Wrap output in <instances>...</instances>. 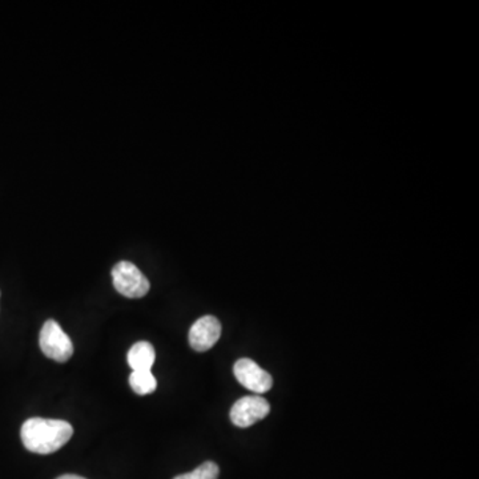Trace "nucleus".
<instances>
[{"mask_svg":"<svg viewBox=\"0 0 479 479\" xmlns=\"http://www.w3.org/2000/svg\"><path fill=\"white\" fill-rule=\"evenodd\" d=\"M57 479H85V478L79 477V475H62V477H59V478H57Z\"/></svg>","mask_w":479,"mask_h":479,"instance_id":"nucleus-10","label":"nucleus"},{"mask_svg":"<svg viewBox=\"0 0 479 479\" xmlns=\"http://www.w3.org/2000/svg\"><path fill=\"white\" fill-rule=\"evenodd\" d=\"M39 344L41 352L57 362H67L73 357V341L55 319H48L41 327Z\"/></svg>","mask_w":479,"mask_h":479,"instance_id":"nucleus-3","label":"nucleus"},{"mask_svg":"<svg viewBox=\"0 0 479 479\" xmlns=\"http://www.w3.org/2000/svg\"><path fill=\"white\" fill-rule=\"evenodd\" d=\"M112 280L115 289L128 299H142L150 292V281L129 261H120L114 266Z\"/></svg>","mask_w":479,"mask_h":479,"instance_id":"nucleus-2","label":"nucleus"},{"mask_svg":"<svg viewBox=\"0 0 479 479\" xmlns=\"http://www.w3.org/2000/svg\"><path fill=\"white\" fill-rule=\"evenodd\" d=\"M129 385L136 395L147 396L155 392L158 381L151 370H135L129 376Z\"/></svg>","mask_w":479,"mask_h":479,"instance_id":"nucleus-8","label":"nucleus"},{"mask_svg":"<svg viewBox=\"0 0 479 479\" xmlns=\"http://www.w3.org/2000/svg\"><path fill=\"white\" fill-rule=\"evenodd\" d=\"M220 469L214 462H204L194 472L178 475L173 479H219Z\"/></svg>","mask_w":479,"mask_h":479,"instance_id":"nucleus-9","label":"nucleus"},{"mask_svg":"<svg viewBox=\"0 0 479 479\" xmlns=\"http://www.w3.org/2000/svg\"><path fill=\"white\" fill-rule=\"evenodd\" d=\"M74 434V428L62 420L30 418L22 426L24 448L31 453L52 454L62 449Z\"/></svg>","mask_w":479,"mask_h":479,"instance_id":"nucleus-1","label":"nucleus"},{"mask_svg":"<svg viewBox=\"0 0 479 479\" xmlns=\"http://www.w3.org/2000/svg\"><path fill=\"white\" fill-rule=\"evenodd\" d=\"M155 349L147 341L135 344L128 352V365L132 370H151L155 363Z\"/></svg>","mask_w":479,"mask_h":479,"instance_id":"nucleus-7","label":"nucleus"},{"mask_svg":"<svg viewBox=\"0 0 479 479\" xmlns=\"http://www.w3.org/2000/svg\"><path fill=\"white\" fill-rule=\"evenodd\" d=\"M222 335V324L213 316H204L189 330V345L194 351L206 352L216 345Z\"/></svg>","mask_w":479,"mask_h":479,"instance_id":"nucleus-6","label":"nucleus"},{"mask_svg":"<svg viewBox=\"0 0 479 479\" xmlns=\"http://www.w3.org/2000/svg\"><path fill=\"white\" fill-rule=\"evenodd\" d=\"M236 379L250 392L263 395L274 387V379L268 371L250 359H241L233 366Z\"/></svg>","mask_w":479,"mask_h":479,"instance_id":"nucleus-5","label":"nucleus"},{"mask_svg":"<svg viewBox=\"0 0 479 479\" xmlns=\"http://www.w3.org/2000/svg\"><path fill=\"white\" fill-rule=\"evenodd\" d=\"M271 412L269 402L260 396L240 398L231 409V421L239 428H249Z\"/></svg>","mask_w":479,"mask_h":479,"instance_id":"nucleus-4","label":"nucleus"}]
</instances>
